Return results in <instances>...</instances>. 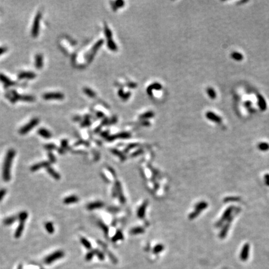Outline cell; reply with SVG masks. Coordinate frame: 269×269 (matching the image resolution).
I'll return each instance as SVG.
<instances>
[{"mask_svg": "<svg viewBox=\"0 0 269 269\" xmlns=\"http://www.w3.org/2000/svg\"><path fill=\"white\" fill-rule=\"evenodd\" d=\"M16 155V151L13 149L8 150L5 158V161L3 166L2 176L3 179L5 182L10 181L11 180V168L13 158Z\"/></svg>", "mask_w": 269, "mask_h": 269, "instance_id": "1", "label": "cell"}, {"mask_svg": "<svg viewBox=\"0 0 269 269\" xmlns=\"http://www.w3.org/2000/svg\"><path fill=\"white\" fill-rule=\"evenodd\" d=\"M7 97L10 99L11 102H16L18 100L24 101V102H34L35 100V97L28 95H21L19 94L18 92L11 90L9 94H7Z\"/></svg>", "mask_w": 269, "mask_h": 269, "instance_id": "2", "label": "cell"}, {"mask_svg": "<svg viewBox=\"0 0 269 269\" xmlns=\"http://www.w3.org/2000/svg\"><path fill=\"white\" fill-rule=\"evenodd\" d=\"M41 18H42V13L41 11H39L36 14L32 23V26L31 29V35L33 38L38 37L39 35Z\"/></svg>", "mask_w": 269, "mask_h": 269, "instance_id": "3", "label": "cell"}, {"mask_svg": "<svg viewBox=\"0 0 269 269\" xmlns=\"http://www.w3.org/2000/svg\"><path fill=\"white\" fill-rule=\"evenodd\" d=\"M39 123V119L38 118H34L30 122H29L28 123H26L25 125H24L23 127H21L19 133L21 134H25L31 131L34 128L36 127V126Z\"/></svg>", "mask_w": 269, "mask_h": 269, "instance_id": "4", "label": "cell"}, {"mask_svg": "<svg viewBox=\"0 0 269 269\" xmlns=\"http://www.w3.org/2000/svg\"><path fill=\"white\" fill-rule=\"evenodd\" d=\"M64 253L63 252V251L62 250L56 251L53 252V254L49 255L46 257V258L44 259V262L46 264H50L54 262V261H56V260L61 258L62 257H64Z\"/></svg>", "mask_w": 269, "mask_h": 269, "instance_id": "5", "label": "cell"}, {"mask_svg": "<svg viewBox=\"0 0 269 269\" xmlns=\"http://www.w3.org/2000/svg\"><path fill=\"white\" fill-rule=\"evenodd\" d=\"M43 98L44 100H62L64 98V95L61 92H51L44 94Z\"/></svg>", "mask_w": 269, "mask_h": 269, "instance_id": "6", "label": "cell"}, {"mask_svg": "<svg viewBox=\"0 0 269 269\" xmlns=\"http://www.w3.org/2000/svg\"><path fill=\"white\" fill-rule=\"evenodd\" d=\"M19 79H33L36 77V74L31 71H23L18 75Z\"/></svg>", "mask_w": 269, "mask_h": 269, "instance_id": "7", "label": "cell"}, {"mask_svg": "<svg viewBox=\"0 0 269 269\" xmlns=\"http://www.w3.org/2000/svg\"><path fill=\"white\" fill-rule=\"evenodd\" d=\"M0 82H2L4 84V86L6 87L16 86V84L15 82H13L11 79L7 77L6 75H4L3 74H0Z\"/></svg>", "mask_w": 269, "mask_h": 269, "instance_id": "8", "label": "cell"}, {"mask_svg": "<svg viewBox=\"0 0 269 269\" xmlns=\"http://www.w3.org/2000/svg\"><path fill=\"white\" fill-rule=\"evenodd\" d=\"M50 163L49 162H47V161L42 162L38 163L36 165H32L31 167V171L32 172H35V171L39 170L40 169H41V168H47V167L50 166Z\"/></svg>", "mask_w": 269, "mask_h": 269, "instance_id": "9", "label": "cell"}, {"mask_svg": "<svg viewBox=\"0 0 269 269\" xmlns=\"http://www.w3.org/2000/svg\"><path fill=\"white\" fill-rule=\"evenodd\" d=\"M257 100H258V107L260 108V110L262 111H265L267 110V102L264 98V97L260 94H258L257 95Z\"/></svg>", "mask_w": 269, "mask_h": 269, "instance_id": "10", "label": "cell"}, {"mask_svg": "<svg viewBox=\"0 0 269 269\" xmlns=\"http://www.w3.org/2000/svg\"><path fill=\"white\" fill-rule=\"evenodd\" d=\"M206 117L210 120L216 123H221L222 118L220 116H218L217 114L213 112H207L206 113Z\"/></svg>", "mask_w": 269, "mask_h": 269, "instance_id": "11", "label": "cell"}, {"mask_svg": "<svg viewBox=\"0 0 269 269\" xmlns=\"http://www.w3.org/2000/svg\"><path fill=\"white\" fill-rule=\"evenodd\" d=\"M44 61H43V56L41 54H37L35 56V65L38 69H41L43 67Z\"/></svg>", "mask_w": 269, "mask_h": 269, "instance_id": "12", "label": "cell"}, {"mask_svg": "<svg viewBox=\"0 0 269 269\" xmlns=\"http://www.w3.org/2000/svg\"><path fill=\"white\" fill-rule=\"evenodd\" d=\"M39 135L46 139H49L52 137V133L50 131L45 128H41L38 130Z\"/></svg>", "mask_w": 269, "mask_h": 269, "instance_id": "13", "label": "cell"}, {"mask_svg": "<svg viewBox=\"0 0 269 269\" xmlns=\"http://www.w3.org/2000/svg\"><path fill=\"white\" fill-rule=\"evenodd\" d=\"M24 222H20V224L18 226V228H17V229L14 232V237L15 238L18 239L21 236L22 233L24 231Z\"/></svg>", "mask_w": 269, "mask_h": 269, "instance_id": "14", "label": "cell"}, {"mask_svg": "<svg viewBox=\"0 0 269 269\" xmlns=\"http://www.w3.org/2000/svg\"><path fill=\"white\" fill-rule=\"evenodd\" d=\"M46 170L47 171V173L49 174L50 176H51L52 177L56 180H59L61 179V176L60 174H59L56 171H55L52 167L49 166L46 168Z\"/></svg>", "mask_w": 269, "mask_h": 269, "instance_id": "15", "label": "cell"}, {"mask_svg": "<svg viewBox=\"0 0 269 269\" xmlns=\"http://www.w3.org/2000/svg\"><path fill=\"white\" fill-rule=\"evenodd\" d=\"M79 199L76 196H70L65 198L64 199V203L66 204H69L74 203H77Z\"/></svg>", "mask_w": 269, "mask_h": 269, "instance_id": "16", "label": "cell"}, {"mask_svg": "<svg viewBox=\"0 0 269 269\" xmlns=\"http://www.w3.org/2000/svg\"><path fill=\"white\" fill-rule=\"evenodd\" d=\"M17 219H18V217L14 216L7 217L3 221V224L5 225H10L13 224Z\"/></svg>", "mask_w": 269, "mask_h": 269, "instance_id": "17", "label": "cell"}, {"mask_svg": "<svg viewBox=\"0 0 269 269\" xmlns=\"http://www.w3.org/2000/svg\"><path fill=\"white\" fill-rule=\"evenodd\" d=\"M44 227H45L46 231L49 234H52L54 232V225L52 222L49 221V222H46L44 224Z\"/></svg>", "mask_w": 269, "mask_h": 269, "instance_id": "18", "label": "cell"}, {"mask_svg": "<svg viewBox=\"0 0 269 269\" xmlns=\"http://www.w3.org/2000/svg\"><path fill=\"white\" fill-rule=\"evenodd\" d=\"M231 57L236 61H242L243 59V55L239 52H233L231 54Z\"/></svg>", "mask_w": 269, "mask_h": 269, "instance_id": "19", "label": "cell"}, {"mask_svg": "<svg viewBox=\"0 0 269 269\" xmlns=\"http://www.w3.org/2000/svg\"><path fill=\"white\" fill-rule=\"evenodd\" d=\"M28 217V214L26 211H22L21 212L18 216V219L20 222H25Z\"/></svg>", "mask_w": 269, "mask_h": 269, "instance_id": "20", "label": "cell"}, {"mask_svg": "<svg viewBox=\"0 0 269 269\" xmlns=\"http://www.w3.org/2000/svg\"><path fill=\"white\" fill-rule=\"evenodd\" d=\"M207 93L209 97L211 99H215L217 97V94L215 90H214L212 87H208L207 89Z\"/></svg>", "mask_w": 269, "mask_h": 269, "instance_id": "21", "label": "cell"}, {"mask_svg": "<svg viewBox=\"0 0 269 269\" xmlns=\"http://www.w3.org/2000/svg\"><path fill=\"white\" fill-rule=\"evenodd\" d=\"M48 158L49 159L50 163H54L56 162V158L51 151H49L48 152Z\"/></svg>", "mask_w": 269, "mask_h": 269, "instance_id": "22", "label": "cell"}, {"mask_svg": "<svg viewBox=\"0 0 269 269\" xmlns=\"http://www.w3.org/2000/svg\"><path fill=\"white\" fill-rule=\"evenodd\" d=\"M44 148L48 150L49 151H51L52 150H54L56 148H57V147L53 144H48L44 146Z\"/></svg>", "mask_w": 269, "mask_h": 269, "instance_id": "23", "label": "cell"}, {"mask_svg": "<svg viewBox=\"0 0 269 269\" xmlns=\"http://www.w3.org/2000/svg\"><path fill=\"white\" fill-rule=\"evenodd\" d=\"M81 242H82V244L85 246L86 248H87V249H89V248H90V247H91V246H90V243L86 239H81Z\"/></svg>", "mask_w": 269, "mask_h": 269, "instance_id": "24", "label": "cell"}, {"mask_svg": "<svg viewBox=\"0 0 269 269\" xmlns=\"http://www.w3.org/2000/svg\"><path fill=\"white\" fill-rule=\"evenodd\" d=\"M6 194V189H0V201H2L5 195Z\"/></svg>", "mask_w": 269, "mask_h": 269, "instance_id": "25", "label": "cell"}, {"mask_svg": "<svg viewBox=\"0 0 269 269\" xmlns=\"http://www.w3.org/2000/svg\"><path fill=\"white\" fill-rule=\"evenodd\" d=\"M7 51V48L6 47H0V56L5 54Z\"/></svg>", "mask_w": 269, "mask_h": 269, "instance_id": "26", "label": "cell"}, {"mask_svg": "<svg viewBox=\"0 0 269 269\" xmlns=\"http://www.w3.org/2000/svg\"><path fill=\"white\" fill-rule=\"evenodd\" d=\"M67 141L65 140H64L61 141V147L62 149H64L67 147Z\"/></svg>", "mask_w": 269, "mask_h": 269, "instance_id": "27", "label": "cell"}, {"mask_svg": "<svg viewBox=\"0 0 269 269\" xmlns=\"http://www.w3.org/2000/svg\"><path fill=\"white\" fill-rule=\"evenodd\" d=\"M162 249H163L162 246H156V247L155 248V252H156V253H157V252H160Z\"/></svg>", "mask_w": 269, "mask_h": 269, "instance_id": "28", "label": "cell"}, {"mask_svg": "<svg viewBox=\"0 0 269 269\" xmlns=\"http://www.w3.org/2000/svg\"><path fill=\"white\" fill-rule=\"evenodd\" d=\"M244 105H245V106H246V107L249 108V107H250V106H251V105H252V102H250V101H247V102H245Z\"/></svg>", "mask_w": 269, "mask_h": 269, "instance_id": "29", "label": "cell"}]
</instances>
